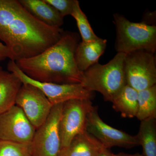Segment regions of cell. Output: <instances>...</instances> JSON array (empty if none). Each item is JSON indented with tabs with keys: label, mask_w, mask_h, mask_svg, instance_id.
Returning a JSON list of instances; mask_svg holds the SVG:
<instances>
[{
	"label": "cell",
	"mask_w": 156,
	"mask_h": 156,
	"mask_svg": "<svg viewBox=\"0 0 156 156\" xmlns=\"http://www.w3.org/2000/svg\"><path fill=\"white\" fill-rule=\"evenodd\" d=\"M64 32L39 21L18 0H0V41L9 48L14 61L42 53L59 41Z\"/></svg>",
	"instance_id": "obj_1"
},
{
	"label": "cell",
	"mask_w": 156,
	"mask_h": 156,
	"mask_svg": "<svg viewBox=\"0 0 156 156\" xmlns=\"http://www.w3.org/2000/svg\"><path fill=\"white\" fill-rule=\"evenodd\" d=\"M79 43L77 33L65 31L59 41L42 53L15 62L23 72L35 80L58 84L81 83L83 73L78 69L75 56Z\"/></svg>",
	"instance_id": "obj_2"
},
{
	"label": "cell",
	"mask_w": 156,
	"mask_h": 156,
	"mask_svg": "<svg viewBox=\"0 0 156 156\" xmlns=\"http://www.w3.org/2000/svg\"><path fill=\"white\" fill-rule=\"evenodd\" d=\"M126 54L117 53L106 64L97 63L83 73L81 84L91 92H99L111 101L126 84L124 62Z\"/></svg>",
	"instance_id": "obj_3"
},
{
	"label": "cell",
	"mask_w": 156,
	"mask_h": 156,
	"mask_svg": "<svg viewBox=\"0 0 156 156\" xmlns=\"http://www.w3.org/2000/svg\"><path fill=\"white\" fill-rule=\"evenodd\" d=\"M116 31L115 48L118 53L128 54L144 50L154 54L156 27L145 23L132 22L118 13L113 15Z\"/></svg>",
	"instance_id": "obj_4"
},
{
	"label": "cell",
	"mask_w": 156,
	"mask_h": 156,
	"mask_svg": "<svg viewBox=\"0 0 156 156\" xmlns=\"http://www.w3.org/2000/svg\"><path fill=\"white\" fill-rule=\"evenodd\" d=\"M7 68L8 71L17 76L23 84H30L40 89L53 105L72 99L91 100L93 97V92L85 89L80 83L58 84L35 80L23 72L13 60L9 61Z\"/></svg>",
	"instance_id": "obj_5"
},
{
	"label": "cell",
	"mask_w": 156,
	"mask_h": 156,
	"mask_svg": "<svg viewBox=\"0 0 156 156\" xmlns=\"http://www.w3.org/2000/svg\"><path fill=\"white\" fill-rule=\"evenodd\" d=\"M124 70L126 84L137 91L156 85V59L154 53L140 50L126 54Z\"/></svg>",
	"instance_id": "obj_6"
},
{
	"label": "cell",
	"mask_w": 156,
	"mask_h": 156,
	"mask_svg": "<svg viewBox=\"0 0 156 156\" xmlns=\"http://www.w3.org/2000/svg\"><path fill=\"white\" fill-rule=\"evenodd\" d=\"M63 104L53 105L44 122L36 130L31 142L32 156H58L61 149L59 123Z\"/></svg>",
	"instance_id": "obj_7"
},
{
	"label": "cell",
	"mask_w": 156,
	"mask_h": 156,
	"mask_svg": "<svg viewBox=\"0 0 156 156\" xmlns=\"http://www.w3.org/2000/svg\"><path fill=\"white\" fill-rule=\"evenodd\" d=\"M93 107L91 100L87 99H72L63 103L59 123L61 148L86 131L87 116Z\"/></svg>",
	"instance_id": "obj_8"
},
{
	"label": "cell",
	"mask_w": 156,
	"mask_h": 156,
	"mask_svg": "<svg viewBox=\"0 0 156 156\" xmlns=\"http://www.w3.org/2000/svg\"><path fill=\"white\" fill-rule=\"evenodd\" d=\"M15 105L22 110L36 129L44 122L53 106L40 89L29 84H23Z\"/></svg>",
	"instance_id": "obj_9"
},
{
	"label": "cell",
	"mask_w": 156,
	"mask_h": 156,
	"mask_svg": "<svg viewBox=\"0 0 156 156\" xmlns=\"http://www.w3.org/2000/svg\"><path fill=\"white\" fill-rule=\"evenodd\" d=\"M86 131L106 148L115 146L131 148L139 145L136 136H131L105 123L95 107L87 116Z\"/></svg>",
	"instance_id": "obj_10"
},
{
	"label": "cell",
	"mask_w": 156,
	"mask_h": 156,
	"mask_svg": "<svg viewBox=\"0 0 156 156\" xmlns=\"http://www.w3.org/2000/svg\"><path fill=\"white\" fill-rule=\"evenodd\" d=\"M36 130L22 110L15 105L0 114V140L30 143Z\"/></svg>",
	"instance_id": "obj_11"
},
{
	"label": "cell",
	"mask_w": 156,
	"mask_h": 156,
	"mask_svg": "<svg viewBox=\"0 0 156 156\" xmlns=\"http://www.w3.org/2000/svg\"><path fill=\"white\" fill-rule=\"evenodd\" d=\"M107 42L106 39L99 37L92 41L79 43L75 56L77 66L81 72L83 73L98 63V59L106 49Z\"/></svg>",
	"instance_id": "obj_12"
},
{
	"label": "cell",
	"mask_w": 156,
	"mask_h": 156,
	"mask_svg": "<svg viewBox=\"0 0 156 156\" xmlns=\"http://www.w3.org/2000/svg\"><path fill=\"white\" fill-rule=\"evenodd\" d=\"M18 1L29 13L44 24L57 28H60L63 24L64 17L44 0Z\"/></svg>",
	"instance_id": "obj_13"
},
{
	"label": "cell",
	"mask_w": 156,
	"mask_h": 156,
	"mask_svg": "<svg viewBox=\"0 0 156 156\" xmlns=\"http://www.w3.org/2000/svg\"><path fill=\"white\" fill-rule=\"evenodd\" d=\"M101 146L86 130L75 136L68 146L61 148L58 156H97Z\"/></svg>",
	"instance_id": "obj_14"
},
{
	"label": "cell",
	"mask_w": 156,
	"mask_h": 156,
	"mask_svg": "<svg viewBox=\"0 0 156 156\" xmlns=\"http://www.w3.org/2000/svg\"><path fill=\"white\" fill-rule=\"evenodd\" d=\"M22 85L14 74L0 66V114L15 105L16 96Z\"/></svg>",
	"instance_id": "obj_15"
},
{
	"label": "cell",
	"mask_w": 156,
	"mask_h": 156,
	"mask_svg": "<svg viewBox=\"0 0 156 156\" xmlns=\"http://www.w3.org/2000/svg\"><path fill=\"white\" fill-rule=\"evenodd\" d=\"M138 91L126 85L112 101V107L125 118L136 117L138 108Z\"/></svg>",
	"instance_id": "obj_16"
},
{
	"label": "cell",
	"mask_w": 156,
	"mask_h": 156,
	"mask_svg": "<svg viewBox=\"0 0 156 156\" xmlns=\"http://www.w3.org/2000/svg\"><path fill=\"white\" fill-rule=\"evenodd\" d=\"M136 136L142 146L144 156H156V118L141 121Z\"/></svg>",
	"instance_id": "obj_17"
},
{
	"label": "cell",
	"mask_w": 156,
	"mask_h": 156,
	"mask_svg": "<svg viewBox=\"0 0 156 156\" xmlns=\"http://www.w3.org/2000/svg\"><path fill=\"white\" fill-rule=\"evenodd\" d=\"M136 118L141 121L156 118V86L138 91Z\"/></svg>",
	"instance_id": "obj_18"
},
{
	"label": "cell",
	"mask_w": 156,
	"mask_h": 156,
	"mask_svg": "<svg viewBox=\"0 0 156 156\" xmlns=\"http://www.w3.org/2000/svg\"><path fill=\"white\" fill-rule=\"evenodd\" d=\"M72 16L76 20L83 42L95 41L99 38L95 34L89 23L87 16L80 7L79 1L76 0Z\"/></svg>",
	"instance_id": "obj_19"
},
{
	"label": "cell",
	"mask_w": 156,
	"mask_h": 156,
	"mask_svg": "<svg viewBox=\"0 0 156 156\" xmlns=\"http://www.w3.org/2000/svg\"><path fill=\"white\" fill-rule=\"evenodd\" d=\"M0 156H32L31 143L0 140Z\"/></svg>",
	"instance_id": "obj_20"
},
{
	"label": "cell",
	"mask_w": 156,
	"mask_h": 156,
	"mask_svg": "<svg viewBox=\"0 0 156 156\" xmlns=\"http://www.w3.org/2000/svg\"><path fill=\"white\" fill-rule=\"evenodd\" d=\"M64 17L71 15L76 0H44Z\"/></svg>",
	"instance_id": "obj_21"
},
{
	"label": "cell",
	"mask_w": 156,
	"mask_h": 156,
	"mask_svg": "<svg viewBox=\"0 0 156 156\" xmlns=\"http://www.w3.org/2000/svg\"><path fill=\"white\" fill-rule=\"evenodd\" d=\"M9 58L14 61V58L8 47L0 41V62Z\"/></svg>",
	"instance_id": "obj_22"
},
{
	"label": "cell",
	"mask_w": 156,
	"mask_h": 156,
	"mask_svg": "<svg viewBox=\"0 0 156 156\" xmlns=\"http://www.w3.org/2000/svg\"><path fill=\"white\" fill-rule=\"evenodd\" d=\"M97 156H115V154L112 153L108 149L104 147L102 145L98 154Z\"/></svg>",
	"instance_id": "obj_23"
},
{
	"label": "cell",
	"mask_w": 156,
	"mask_h": 156,
	"mask_svg": "<svg viewBox=\"0 0 156 156\" xmlns=\"http://www.w3.org/2000/svg\"><path fill=\"white\" fill-rule=\"evenodd\" d=\"M115 156H144L143 154H131L125 153H120L115 154Z\"/></svg>",
	"instance_id": "obj_24"
}]
</instances>
